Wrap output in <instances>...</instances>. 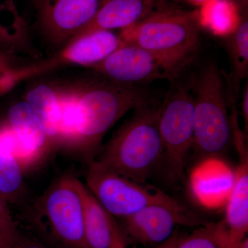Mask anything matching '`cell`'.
Instances as JSON below:
<instances>
[{"mask_svg":"<svg viewBox=\"0 0 248 248\" xmlns=\"http://www.w3.org/2000/svg\"><path fill=\"white\" fill-rule=\"evenodd\" d=\"M83 186L76 178H61L41 199L40 210L52 234L66 248H86Z\"/></svg>","mask_w":248,"mask_h":248,"instance_id":"obj_8","label":"cell"},{"mask_svg":"<svg viewBox=\"0 0 248 248\" xmlns=\"http://www.w3.org/2000/svg\"><path fill=\"white\" fill-rule=\"evenodd\" d=\"M240 3L244 5L247 4L248 0H238Z\"/></svg>","mask_w":248,"mask_h":248,"instance_id":"obj_32","label":"cell"},{"mask_svg":"<svg viewBox=\"0 0 248 248\" xmlns=\"http://www.w3.org/2000/svg\"><path fill=\"white\" fill-rule=\"evenodd\" d=\"M82 192L86 248H127L113 216L103 208L84 184Z\"/></svg>","mask_w":248,"mask_h":248,"instance_id":"obj_15","label":"cell"},{"mask_svg":"<svg viewBox=\"0 0 248 248\" xmlns=\"http://www.w3.org/2000/svg\"><path fill=\"white\" fill-rule=\"evenodd\" d=\"M235 179L232 170L223 161L209 159L197 166L191 173V191L203 206L216 208L226 203Z\"/></svg>","mask_w":248,"mask_h":248,"instance_id":"obj_12","label":"cell"},{"mask_svg":"<svg viewBox=\"0 0 248 248\" xmlns=\"http://www.w3.org/2000/svg\"><path fill=\"white\" fill-rule=\"evenodd\" d=\"M0 147L12 155L24 170L35 166L42 159L17 138L5 122L0 125Z\"/></svg>","mask_w":248,"mask_h":248,"instance_id":"obj_23","label":"cell"},{"mask_svg":"<svg viewBox=\"0 0 248 248\" xmlns=\"http://www.w3.org/2000/svg\"><path fill=\"white\" fill-rule=\"evenodd\" d=\"M135 115L91 161L94 166L130 180L146 183L164 156L158 128L159 108H139Z\"/></svg>","mask_w":248,"mask_h":248,"instance_id":"obj_2","label":"cell"},{"mask_svg":"<svg viewBox=\"0 0 248 248\" xmlns=\"http://www.w3.org/2000/svg\"><path fill=\"white\" fill-rule=\"evenodd\" d=\"M202 27L215 35H229L241 22L237 5L232 0H210L199 10Z\"/></svg>","mask_w":248,"mask_h":248,"instance_id":"obj_19","label":"cell"},{"mask_svg":"<svg viewBox=\"0 0 248 248\" xmlns=\"http://www.w3.org/2000/svg\"><path fill=\"white\" fill-rule=\"evenodd\" d=\"M110 0H35L37 22L45 38L63 48L92 22Z\"/></svg>","mask_w":248,"mask_h":248,"instance_id":"obj_9","label":"cell"},{"mask_svg":"<svg viewBox=\"0 0 248 248\" xmlns=\"http://www.w3.org/2000/svg\"><path fill=\"white\" fill-rule=\"evenodd\" d=\"M186 2L189 3V4L195 5L197 6H202L205 3L208 2L210 0H184Z\"/></svg>","mask_w":248,"mask_h":248,"instance_id":"obj_30","label":"cell"},{"mask_svg":"<svg viewBox=\"0 0 248 248\" xmlns=\"http://www.w3.org/2000/svg\"><path fill=\"white\" fill-rule=\"evenodd\" d=\"M161 6L159 0H110L75 38L93 31L124 30L140 22Z\"/></svg>","mask_w":248,"mask_h":248,"instance_id":"obj_13","label":"cell"},{"mask_svg":"<svg viewBox=\"0 0 248 248\" xmlns=\"http://www.w3.org/2000/svg\"><path fill=\"white\" fill-rule=\"evenodd\" d=\"M192 60L155 53L124 42L105 60L90 68L110 81L138 86L155 80L174 81Z\"/></svg>","mask_w":248,"mask_h":248,"instance_id":"obj_6","label":"cell"},{"mask_svg":"<svg viewBox=\"0 0 248 248\" xmlns=\"http://www.w3.org/2000/svg\"><path fill=\"white\" fill-rule=\"evenodd\" d=\"M112 31H96L73 39L51 58L24 67L13 74L16 84L67 65L91 67L105 60L123 45Z\"/></svg>","mask_w":248,"mask_h":248,"instance_id":"obj_10","label":"cell"},{"mask_svg":"<svg viewBox=\"0 0 248 248\" xmlns=\"http://www.w3.org/2000/svg\"><path fill=\"white\" fill-rule=\"evenodd\" d=\"M242 114L243 117H244L245 128H246V132L248 131V83L246 84V87L244 90V93H243L242 97Z\"/></svg>","mask_w":248,"mask_h":248,"instance_id":"obj_29","label":"cell"},{"mask_svg":"<svg viewBox=\"0 0 248 248\" xmlns=\"http://www.w3.org/2000/svg\"><path fill=\"white\" fill-rule=\"evenodd\" d=\"M24 100L43 124L52 149L58 147L60 104L56 88L36 85L28 91Z\"/></svg>","mask_w":248,"mask_h":248,"instance_id":"obj_17","label":"cell"},{"mask_svg":"<svg viewBox=\"0 0 248 248\" xmlns=\"http://www.w3.org/2000/svg\"><path fill=\"white\" fill-rule=\"evenodd\" d=\"M124 220L127 234L134 241L145 246H158L164 244L174 234L178 225L203 224L187 212L158 204L149 205Z\"/></svg>","mask_w":248,"mask_h":248,"instance_id":"obj_11","label":"cell"},{"mask_svg":"<svg viewBox=\"0 0 248 248\" xmlns=\"http://www.w3.org/2000/svg\"><path fill=\"white\" fill-rule=\"evenodd\" d=\"M17 84L12 76L0 73V97L9 92Z\"/></svg>","mask_w":248,"mask_h":248,"instance_id":"obj_28","label":"cell"},{"mask_svg":"<svg viewBox=\"0 0 248 248\" xmlns=\"http://www.w3.org/2000/svg\"><path fill=\"white\" fill-rule=\"evenodd\" d=\"M239 248H248V239L246 238L244 241H243L242 244L241 245Z\"/></svg>","mask_w":248,"mask_h":248,"instance_id":"obj_31","label":"cell"},{"mask_svg":"<svg viewBox=\"0 0 248 248\" xmlns=\"http://www.w3.org/2000/svg\"><path fill=\"white\" fill-rule=\"evenodd\" d=\"M158 128L170 177L180 180L195 139V100L190 86L174 85L159 107Z\"/></svg>","mask_w":248,"mask_h":248,"instance_id":"obj_7","label":"cell"},{"mask_svg":"<svg viewBox=\"0 0 248 248\" xmlns=\"http://www.w3.org/2000/svg\"><path fill=\"white\" fill-rule=\"evenodd\" d=\"M145 184V183H144ZM134 182L90 164L86 187L112 216L125 218L152 205L187 212L184 205L154 186Z\"/></svg>","mask_w":248,"mask_h":248,"instance_id":"obj_5","label":"cell"},{"mask_svg":"<svg viewBox=\"0 0 248 248\" xmlns=\"http://www.w3.org/2000/svg\"><path fill=\"white\" fill-rule=\"evenodd\" d=\"M24 169L12 155L0 147V192L6 202H15L24 187Z\"/></svg>","mask_w":248,"mask_h":248,"instance_id":"obj_22","label":"cell"},{"mask_svg":"<svg viewBox=\"0 0 248 248\" xmlns=\"http://www.w3.org/2000/svg\"><path fill=\"white\" fill-rule=\"evenodd\" d=\"M228 48L232 63L229 86L233 97L239 92L241 81L248 76V22L242 19L236 30L229 35Z\"/></svg>","mask_w":248,"mask_h":248,"instance_id":"obj_20","label":"cell"},{"mask_svg":"<svg viewBox=\"0 0 248 248\" xmlns=\"http://www.w3.org/2000/svg\"><path fill=\"white\" fill-rule=\"evenodd\" d=\"M60 104L58 147L74 148L77 138L76 94L73 86L57 87Z\"/></svg>","mask_w":248,"mask_h":248,"instance_id":"obj_21","label":"cell"},{"mask_svg":"<svg viewBox=\"0 0 248 248\" xmlns=\"http://www.w3.org/2000/svg\"><path fill=\"white\" fill-rule=\"evenodd\" d=\"M19 233L8 202L0 192V248H14Z\"/></svg>","mask_w":248,"mask_h":248,"instance_id":"obj_25","label":"cell"},{"mask_svg":"<svg viewBox=\"0 0 248 248\" xmlns=\"http://www.w3.org/2000/svg\"><path fill=\"white\" fill-rule=\"evenodd\" d=\"M241 163L234 171V186L226 202L228 248H239L248 231V161L247 149L239 151Z\"/></svg>","mask_w":248,"mask_h":248,"instance_id":"obj_14","label":"cell"},{"mask_svg":"<svg viewBox=\"0 0 248 248\" xmlns=\"http://www.w3.org/2000/svg\"><path fill=\"white\" fill-rule=\"evenodd\" d=\"M14 248H46L40 241L19 233Z\"/></svg>","mask_w":248,"mask_h":248,"instance_id":"obj_27","label":"cell"},{"mask_svg":"<svg viewBox=\"0 0 248 248\" xmlns=\"http://www.w3.org/2000/svg\"><path fill=\"white\" fill-rule=\"evenodd\" d=\"M198 10L182 11L162 6L140 22L122 31L124 43L179 58L194 60L202 29Z\"/></svg>","mask_w":248,"mask_h":248,"instance_id":"obj_4","label":"cell"},{"mask_svg":"<svg viewBox=\"0 0 248 248\" xmlns=\"http://www.w3.org/2000/svg\"><path fill=\"white\" fill-rule=\"evenodd\" d=\"M5 123L41 159L51 151L43 124L25 100L10 107Z\"/></svg>","mask_w":248,"mask_h":248,"instance_id":"obj_16","label":"cell"},{"mask_svg":"<svg viewBox=\"0 0 248 248\" xmlns=\"http://www.w3.org/2000/svg\"><path fill=\"white\" fill-rule=\"evenodd\" d=\"M155 248H228V229L224 220L205 223L190 234L172 235Z\"/></svg>","mask_w":248,"mask_h":248,"instance_id":"obj_18","label":"cell"},{"mask_svg":"<svg viewBox=\"0 0 248 248\" xmlns=\"http://www.w3.org/2000/svg\"><path fill=\"white\" fill-rule=\"evenodd\" d=\"M19 14L13 0H0V50L12 53L24 45L27 34L19 32L4 22L3 14Z\"/></svg>","mask_w":248,"mask_h":248,"instance_id":"obj_24","label":"cell"},{"mask_svg":"<svg viewBox=\"0 0 248 248\" xmlns=\"http://www.w3.org/2000/svg\"><path fill=\"white\" fill-rule=\"evenodd\" d=\"M73 86L76 94L77 130L73 149L90 156L94 157L106 134L125 113L150 104L143 90L106 78Z\"/></svg>","mask_w":248,"mask_h":248,"instance_id":"obj_1","label":"cell"},{"mask_svg":"<svg viewBox=\"0 0 248 248\" xmlns=\"http://www.w3.org/2000/svg\"><path fill=\"white\" fill-rule=\"evenodd\" d=\"M15 63L13 54L0 50V73L12 76L18 68Z\"/></svg>","mask_w":248,"mask_h":248,"instance_id":"obj_26","label":"cell"},{"mask_svg":"<svg viewBox=\"0 0 248 248\" xmlns=\"http://www.w3.org/2000/svg\"><path fill=\"white\" fill-rule=\"evenodd\" d=\"M190 86L195 100L193 146L212 158L226 151L232 139L228 85L223 72L210 62L193 77Z\"/></svg>","mask_w":248,"mask_h":248,"instance_id":"obj_3","label":"cell"}]
</instances>
